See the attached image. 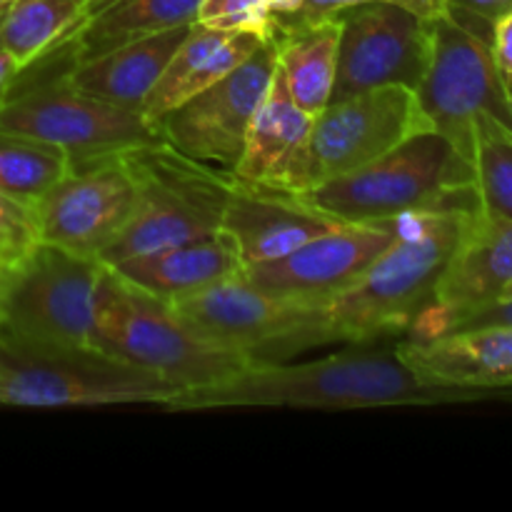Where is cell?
<instances>
[{"instance_id":"cell-1","label":"cell","mask_w":512,"mask_h":512,"mask_svg":"<svg viewBox=\"0 0 512 512\" xmlns=\"http://www.w3.org/2000/svg\"><path fill=\"white\" fill-rule=\"evenodd\" d=\"M455 390L423 385L393 350H348L310 363H263L223 383L180 393L165 410L295 408L363 410L438 405L460 400Z\"/></svg>"},{"instance_id":"cell-2","label":"cell","mask_w":512,"mask_h":512,"mask_svg":"<svg viewBox=\"0 0 512 512\" xmlns=\"http://www.w3.org/2000/svg\"><path fill=\"white\" fill-rule=\"evenodd\" d=\"M478 210L440 208L403 215L395 243L353 288L323 305L325 343H368L410 330L433 305L435 288Z\"/></svg>"},{"instance_id":"cell-3","label":"cell","mask_w":512,"mask_h":512,"mask_svg":"<svg viewBox=\"0 0 512 512\" xmlns=\"http://www.w3.org/2000/svg\"><path fill=\"white\" fill-rule=\"evenodd\" d=\"M298 195L338 223L393 220L420 210L480 208L473 165L438 130H423L373 163Z\"/></svg>"},{"instance_id":"cell-4","label":"cell","mask_w":512,"mask_h":512,"mask_svg":"<svg viewBox=\"0 0 512 512\" xmlns=\"http://www.w3.org/2000/svg\"><path fill=\"white\" fill-rule=\"evenodd\" d=\"M95 340L103 353L158 375L180 393L223 383L260 360L190 328L168 303L120 280L105 265Z\"/></svg>"},{"instance_id":"cell-5","label":"cell","mask_w":512,"mask_h":512,"mask_svg":"<svg viewBox=\"0 0 512 512\" xmlns=\"http://www.w3.org/2000/svg\"><path fill=\"white\" fill-rule=\"evenodd\" d=\"M123 160L133 175L138 203L128 228L100 255V263L113 265L130 255L218 233L238 183L233 170L198 163L163 140L125 150Z\"/></svg>"},{"instance_id":"cell-6","label":"cell","mask_w":512,"mask_h":512,"mask_svg":"<svg viewBox=\"0 0 512 512\" xmlns=\"http://www.w3.org/2000/svg\"><path fill=\"white\" fill-rule=\"evenodd\" d=\"M180 390L100 348L40 345L0 328V405H165Z\"/></svg>"},{"instance_id":"cell-7","label":"cell","mask_w":512,"mask_h":512,"mask_svg":"<svg viewBox=\"0 0 512 512\" xmlns=\"http://www.w3.org/2000/svg\"><path fill=\"white\" fill-rule=\"evenodd\" d=\"M430 128L473 165V123L488 113L512 128L508 88L493 53V23L450 8L430 20V58L418 85Z\"/></svg>"},{"instance_id":"cell-8","label":"cell","mask_w":512,"mask_h":512,"mask_svg":"<svg viewBox=\"0 0 512 512\" xmlns=\"http://www.w3.org/2000/svg\"><path fill=\"white\" fill-rule=\"evenodd\" d=\"M105 265L40 243L0 278V328L40 345L98 348L95 315Z\"/></svg>"},{"instance_id":"cell-9","label":"cell","mask_w":512,"mask_h":512,"mask_svg":"<svg viewBox=\"0 0 512 512\" xmlns=\"http://www.w3.org/2000/svg\"><path fill=\"white\" fill-rule=\"evenodd\" d=\"M60 68L40 75L20 70L0 100V130L58 145L70 160L118 155L163 140L158 128L135 110L70 88L60 78Z\"/></svg>"},{"instance_id":"cell-10","label":"cell","mask_w":512,"mask_h":512,"mask_svg":"<svg viewBox=\"0 0 512 512\" xmlns=\"http://www.w3.org/2000/svg\"><path fill=\"white\" fill-rule=\"evenodd\" d=\"M168 305L200 335L245 350L263 363L325 343L320 305L275 298L250 285L243 273Z\"/></svg>"},{"instance_id":"cell-11","label":"cell","mask_w":512,"mask_h":512,"mask_svg":"<svg viewBox=\"0 0 512 512\" xmlns=\"http://www.w3.org/2000/svg\"><path fill=\"white\" fill-rule=\"evenodd\" d=\"M138 190L123 153L70 160V168L35 205L40 243L98 258L133 220Z\"/></svg>"},{"instance_id":"cell-12","label":"cell","mask_w":512,"mask_h":512,"mask_svg":"<svg viewBox=\"0 0 512 512\" xmlns=\"http://www.w3.org/2000/svg\"><path fill=\"white\" fill-rule=\"evenodd\" d=\"M423 130L433 128L408 85H383L333 100L310 130V188L373 163Z\"/></svg>"},{"instance_id":"cell-13","label":"cell","mask_w":512,"mask_h":512,"mask_svg":"<svg viewBox=\"0 0 512 512\" xmlns=\"http://www.w3.org/2000/svg\"><path fill=\"white\" fill-rule=\"evenodd\" d=\"M275 65V43L268 38L245 63L165 113L155 123L163 143L198 163L235 170Z\"/></svg>"},{"instance_id":"cell-14","label":"cell","mask_w":512,"mask_h":512,"mask_svg":"<svg viewBox=\"0 0 512 512\" xmlns=\"http://www.w3.org/2000/svg\"><path fill=\"white\" fill-rule=\"evenodd\" d=\"M403 218L340 223L283 258L243 268L255 288L303 305H328L353 288L365 270L395 243Z\"/></svg>"},{"instance_id":"cell-15","label":"cell","mask_w":512,"mask_h":512,"mask_svg":"<svg viewBox=\"0 0 512 512\" xmlns=\"http://www.w3.org/2000/svg\"><path fill=\"white\" fill-rule=\"evenodd\" d=\"M338 20V73L330 103L383 85L418 90L430 58V20L388 3L345 8Z\"/></svg>"},{"instance_id":"cell-16","label":"cell","mask_w":512,"mask_h":512,"mask_svg":"<svg viewBox=\"0 0 512 512\" xmlns=\"http://www.w3.org/2000/svg\"><path fill=\"white\" fill-rule=\"evenodd\" d=\"M510 285L512 220L490 218L478 210L435 288L433 305L410 325V338L445 333L458 318L503 298Z\"/></svg>"},{"instance_id":"cell-17","label":"cell","mask_w":512,"mask_h":512,"mask_svg":"<svg viewBox=\"0 0 512 512\" xmlns=\"http://www.w3.org/2000/svg\"><path fill=\"white\" fill-rule=\"evenodd\" d=\"M340 225L298 193L238 180L225 205L220 233L235 245L243 268L293 253L315 235Z\"/></svg>"},{"instance_id":"cell-18","label":"cell","mask_w":512,"mask_h":512,"mask_svg":"<svg viewBox=\"0 0 512 512\" xmlns=\"http://www.w3.org/2000/svg\"><path fill=\"white\" fill-rule=\"evenodd\" d=\"M313 115L288 95L278 65L245 133L235 178L250 185L303 193L310 188V130Z\"/></svg>"},{"instance_id":"cell-19","label":"cell","mask_w":512,"mask_h":512,"mask_svg":"<svg viewBox=\"0 0 512 512\" xmlns=\"http://www.w3.org/2000/svg\"><path fill=\"white\" fill-rule=\"evenodd\" d=\"M400 363L423 385L455 393L512 385V328H475L408 338L395 345Z\"/></svg>"},{"instance_id":"cell-20","label":"cell","mask_w":512,"mask_h":512,"mask_svg":"<svg viewBox=\"0 0 512 512\" xmlns=\"http://www.w3.org/2000/svg\"><path fill=\"white\" fill-rule=\"evenodd\" d=\"M190 25L133 40V43H125L108 53L95 55V58L78 60V63H70L68 55L58 48V53L63 55L60 78L70 88L80 90L90 98L140 113L145 98L163 75L165 65L170 63L178 45L188 35Z\"/></svg>"},{"instance_id":"cell-21","label":"cell","mask_w":512,"mask_h":512,"mask_svg":"<svg viewBox=\"0 0 512 512\" xmlns=\"http://www.w3.org/2000/svg\"><path fill=\"white\" fill-rule=\"evenodd\" d=\"M108 268L133 288L145 290L163 303H175L218 280L238 275L243 263L228 235L218 230L188 243L130 255Z\"/></svg>"},{"instance_id":"cell-22","label":"cell","mask_w":512,"mask_h":512,"mask_svg":"<svg viewBox=\"0 0 512 512\" xmlns=\"http://www.w3.org/2000/svg\"><path fill=\"white\" fill-rule=\"evenodd\" d=\"M265 40L268 38L243 33V30L235 33V30H218L193 23L170 63L165 65L158 83L145 98L140 115L155 125L165 113L245 63Z\"/></svg>"},{"instance_id":"cell-23","label":"cell","mask_w":512,"mask_h":512,"mask_svg":"<svg viewBox=\"0 0 512 512\" xmlns=\"http://www.w3.org/2000/svg\"><path fill=\"white\" fill-rule=\"evenodd\" d=\"M270 38L275 43V60L288 95L305 113L318 118L333 98L338 73V15L313 20L275 15Z\"/></svg>"},{"instance_id":"cell-24","label":"cell","mask_w":512,"mask_h":512,"mask_svg":"<svg viewBox=\"0 0 512 512\" xmlns=\"http://www.w3.org/2000/svg\"><path fill=\"white\" fill-rule=\"evenodd\" d=\"M203 0H103L63 45L70 63L95 58L133 40L190 25Z\"/></svg>"},{"instance_id":"cell-25","label":"cell","mask_w":512,"mask_h":512,"mask_svg":"<svg viewBox=\"0 0 512 512\" xmlns=\"http://www.w3.org/2000/svg\"><path fill=\"white\" fill-rule=\"evenodd\" d=\"M95 8L88 0H13L0 18V48L28 68L63 48Z\"/></svg>"},{"instance_id":"cell-26","label":"cell","mask_w":512,"mask_h":512,"mask_svg":"<svg viewBox=\"0 0 512 512\" xmlns=\"http://www.w3.org/2000/svg\"><path fill=\"white\" fill-rule=\"evenodd\" d=\"M68 168L70 155L58 145L0 130V193L35 208Z\"/></svg>"},{"instance_id":"cell-27","label":"cell","mask_w":512,"mask_h":512,"mask_svg":"<svg viewBox=\"0 0 512 512\" xmlns=\"http://www.w3.org/2000/svg\"><path fill=\"white\" fill-rule=\"evenodd\" d=\"M473 178L480 210L512 220V128L488 113L473 123Z\"/></svg>"},{"instance_id":"cell-28","label":"cell","mask_w":512,"mask_h":512,"mask_svg":"<svg viewBox=\"0 0 512 512\" xmlns=\"http://www.w3.org/2000/svg\"><path fill=\"white\" fill-rule=\"evenodd\" d=\"M40 245L35 208L0 193V278Z\"/></svg>"},{"instance_id":"cell-29","label":"cell","mask_w":512,"mask_h":512,"mask_svg":"<svg viewBox=\"0 0 512 512\" xmlns=\"http://www.w3.org/2000/svg\"><path fill=\"white\" fill-rule=\"evenodd\" d=\"M195 23L270 38L275 28V15L270 13L265 0H203Z\"/></svg>"},{"instance_id":"cell-30","label":"cell","mask_w":512,"mask_h":512,"mask_svg":"<svg viewBox=\"0 0 512 512\" xmlns=\"http://www.w3.org/2000/svg\"><path fill=\"white\" fill-rule=\"evenodd\" d=\"M368 3H388L398 5V8L410 10V13L420 15L425 20L443 18L450 13V0H305L303 8L298 10V18H328V15H338L340 10L355 8V5H368Z\"/></svg>"},{"instance_id":"cell-31","label":"cell","mask_w":512,"mask_h":512,"mask_svg":"<svg viewBox=\"0 0 512 512\" xmlns=\"http://www.w3.org/2000/svg\"><path fill=\"white\" fill-rule=\"evenodd\" d=\"M475 328H512V295L510 298H500L495 300V303H488L483 305V308L473 310V313L463 315V318L455 320L445 333Z\"/></svg>"},{"instance_id":"cell-32","label":"cell","mask_w":512,"mask_h":512,"mask_svg":"<svg viewBox=\"0 0 512 512\" xmlns=\"http://www.w3.org/2000/svg\"><path fill=\"white\" fill-rule=\"evenodd\" d=\"M493 53L505 83L512 80V8L493 23Z\"/></svg>"},{"instance_id":"cell-33","label":"cell","mask_w":512,"mask_h":512,"mask_svg":"<svg viewBox=\"0 0 512 512\" xmlns=\"http://www.w3.org/2000/svg\"><path fill=\"white\" fill-rule=\"evenodd\" d=\"M20 73V65L15 63L13 55L5 53L3 48H0V100L5 98V93H8V88L13 85V80L18 78Z\"/></svg>"},{"instance_id":"cell-34","label":"cell","mask_w":512,"mask_h":512,"mask_svg":"<svg viewBox=\"0 0 512 512\" xmlns=\"http://www.w3.org/2000/svg\"><path fill=\"white\" fill-rule=\"evenodd\" d=\"M305 0H265L273 15H293L303 8Z\"/></svg>"},{"instance_id":"cell-35","label":"cell","mask_w":512,"mask_h":512,"mask_svg":"<svg viewBox=\"0 0 512 512\" xmlns=\"http://www.w3.org/2000/svg\"><path fill=\"white\" fill-rule=\"evenodd\" d=\"M505 88H508V103H510V110H512V80L505 83Z\"/></svg>"},{"instance_id":"cell-36","label":"cell","mask_w":512,"mask_h":512,"mask_svg":"<svg viewBox=\"0 0 512 512\" xmlns=\"http://www.w3.org/2000/svg\"><path fill=\"white\" fill-rule=\"evenodd\" d=\"M13 3V0H0V8H5V5H10Z\"/></svg>"},{"instance_id":"cell-37","label":"cell","mask_w":512,"mask_h":512,"mask_svg":"<svg viewBox=\"0 0 512 512\" xmlns=\"http://www.w3.org/2000/svg\"><path fill=\"white\" fill-rule=\"evenodd\" d=\"M510 295H512V285H510L508 290H505V295H503V298H510Z\"/></svg>"},{"instance_id":"cell-38","label":"cell","mask_w":512,"mask_h":512,"mask_svg":"<svg viewBox=\"0 0 512 512\" xmlns=\"http://www.w3.org/2000/svg\"><path fill=\"white\" fill-rule=\"evenodd\" d=\"M88 3H95V5H98V3H103V0H88Z\"/></svg>"}]
</instances>
